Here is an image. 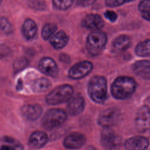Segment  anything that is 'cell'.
Instances as JSON below:
<instances>
[{
    "label": "cell",
    "mask_w": 150,
    "mask_h": 150,
    "mask_svg": "<svg viewBox=\"0 0 150 150\" xmlns=\"http://www.w3.org/2000/svg\"><path fill=\"white\" fill-rule=\"evenodd\" d=\"M1 2H2V0H0V4H1Z\"/></svg>",
    "instance_id": "cell-35"
},
{
    "label": "cell",
    "mask_w": 150,
    "mask_h": 150,
    "mask_svg": "<svg viewBox=\"0 0 150 150\" xmlns=\"http://www.w3.org/2000/svg\"><path fill=\"white\" fill-rule=\"evenodd\" d=\"M149 144V141L146 138L135 136L127 139L124 146L126 150H145Z\"/></svg>",
    "instance_id": "cell-14"
},
{
    "label": "cell",
    "mask_w": 150,
    "mask_h": 150,
    "mask_svg": "<svg viewBox=\"0 0 150 150\" xmlns=\"http://www.w3.org/2000/svg\"><path fill=\"white\" fill-rule=\"evenodd\" d=\"M0 29L5 34L9 35L13 32V27L9 21L5 17L0 18Z\"/></svg>",
    "instance_id": "cell-24"
},
{
    "label": "cell",
    "mask_w": 150,
    "mask_h": 150,
    "mask_svg": "<svg viewBox=\"0 0 150 150\" xmlns=\"http://www.w3.org/2000/svg\"><path fill=\"white\" fill-rule=\"evenodd\" d=\"M57 30V26L52 23L45 24L42 29V36L45 40L50 39Z\"/></svg>",
    "instance_id": "cell-23"
},
{
    "label": "cell",
    "mask_w": 150,
    "mask_h": 150,
    "mask_svg": "<svg viewBox=\"0 0 150 150\" xmlns=\"http://www.w3.org/2000/svg\"><path fill=\"white\" fill-rule=\"evenodd\" d=\"M88 93L90 98L96 103L101 104L107 96V86L105 78L101 76L93 77L88 83Z\"/></svg>",
    "instance_id": "cell-2"
},
{
    "label": "cell",
    "mask_w": 150,
    "mask_h": 150,
    "mask_svg": "<svg viewBox=\"0 0 150 150\" xmlns=\"http://www.w3.org/2000/svg\"><path fill=\"white\" fill-rule=\"evenodd\" d=\"M73 88L69 84H63L56 87L50 92L46 101L50 105H56L69 101L73 96Z\"/></svg>",
    "instance_id": "cell-4"
},
{
    "label": "cell",
    "mask_w": 150,
    "mask_h": 150,
    "mask_svg": "<svg viewBox=\"0 0 150 150\" xmlns=\"http://www.w3.org/2000/svg\"><path fill=\"white\" fill-rule=\"evenodd\" d=\"M50 82L47 79L40 77L33 81L32 88L34 92L42 93L47 90L50 87Z\"/></svg>",
    "instance_id": "cell-21"
},
{
    "label": "cell",
    "mask_w": 150,
    "mask_h": 150,
    "mask_svg": "<svg viewBox=\"0 0 150 150\" xmlns=\"http://www.w3.org/2000/svg\"><path fill=\"white\" fill-rule=\"evenodd\" d=\"M135 53L141 57L150 56V39L139 43L135 47Z\"/></svg>",
    "instance_id": "cell-22"
},
{
    "label": "cell",
    "mask_w": 150,
    "mask_h": 150,
    "mask_svg": "<svg viewBox=\"0 0 150 150\" xmlns=\"http://www.w3.org/2000/svg\"><path fill=\"white\" fill-rule=\"evenodd\" d=\"M135 125L140 132H144L150 128V108L144 105L138 111L135 117Z\"/></svg>",
    "instance_id": "cell-9"
},
{
    "label": "cell",
    "mask_w": 150,
    "mask_h": 150,
    "mask_svg": "<svg viewBox=\"0 0 150 150\" xmlns=\"http://www.w3.org/2000/svg\"><path fill=\"white\" fill-rule=\"evenodd\" d=\"M138 9L141 12L150 10V0H142L139 4Z\"/></svg>",
    "instance_id": "cell-30"
},
{
    "label": "cell",
    "mask_w": 150,
    "mask_h": 150,
    "mask_svg": "<svg viewBox=\"0 0 150 150\" xmlns=\"http://www.w3.org/2000/svg\"><path fill=\"white\" fill-rule=\"evenodd\" d=\"M0 150H16V149L9 144H5L1 146Z\"/></svg>",
    "instance_id": "cell-33"
},
{
    "label": "cell",
    "mask_w": 150,
    "mask_h": 150,
    "mask_svg": "<svg viewBox=\"0 0 150 150\" xmlns=\"http://www.w3.org/2000/svg\"><path fill=\"white\" fill-rule=\"evenodd\" d=\"M100 142L107 150H117L122 144L121 137L110 127L104 128L101 134Z\"/></svg>",
    "instance_id": "cell-6"
},
{
    "label": "cell",
    "mask_w": 150,
    "mask_h": 150,
    "mask_svg": "<svg viewBox=\"0 0 150 150\" xmlns=\"http://www.w3.org/2000/svg\"><path fill=\"white\" fill-rule=\"evenodd\" d=\"M66 118L67 114L63 110L52 108L45 113L42 118V124L46 129H52L63 124Z\"/></svg>",
    "instance_id": "cell-5"
},
{
    "label": "cell",
    "mask_w": 150,
    "mask_h": 150,
    "mask_svg": "<svg viewBox=\"0 0 150 150\" xmlns=\"http://www.w3.org/2000/svg\"><path fill=\"white\" fill-rule=\"evenodd\" d=\"M22 33L27 40L32 39L36 35L38 28L36 22L32 19H26L22 25Z\"/></svg>",
    "instance_id": "cell-18"
},
{
    "label": "cell",
    "mask_w": 150,
    "mask_h": 150,
    "mask_svg": "<svg viewBox=\"0 0 150 150\" xmlns=\"http://www.w3.org/2000/svg\"><path fill=\"white\" fill-rule=\"evenodd\" d=\"M85 136L80 132H74L68 135L64 139V146L70 149L81 148L86 143Z\"/></svg>",
    "instance_id": "cell-10"
},
{
    "label": "cell",
    "mask_w": 150,
    "mask_h": 150,
    "mask_svg": "<svg viewBox=\"0 0 150 150\" xmlns=\"http://www.w3.org/2000/svg\"><path fill=\"white\" fill-rule=\"evenodd\" d=\"M10 53L11 50L8 46L4 44L0 45V59L7 57L10 54Z\"/></svg>",
    "instance_id": "cell-29"
},
{
    "label": "cell",
    "mask_w": 150,
    "mask_h": 150,
    "mask_svg": "<svg viewBox=\"0 0 150 150\" xmlns=\"http://www.w3.org/2000/svg\"><path fill=\"white\" fill-rule=\"evenodd\" d=\"M49 39L52 46L57 50L64 47L68 42V36L63 30L55 33Z\"/></svg>",
    "instance_id": "cell-19"
},
{
    "label": "cell",
    "mask_w": 150,
    "mask_h": 150,
    "mask_svg": "<svg viewBox=\"0 0 150 150\" xmlns=\"http://www.w3.org/2000/svg\"><path fill=\"white\" fill-rule=\"evenodd\" d=\"M142 16L145 20H147L148 21H150V10L142 12Z\"/></svg>",
    "instance_id": "cell-34"
},
{
    "label": "cell",
    "mask_w": 150,
    "mask_h": 150,
    "mask_svg": "<svg viewBox=\"0 0 150 150\" xmlns=\"http://www.w3.org/2000/svg\"><path fill=\"white\" fill-rule=\"evenodd\" d=\"M2 141L6 142L7 144H9L11 146H13L16 149V150H22L23 148L22 145L18 141L10 137H4L2 138Z\"/></svg>",
    "instance_id": "cell-27"
},
{
    "label": "cell",
    "mask_w": 150,
    "mask_h": 150,
    "mask_svg": "<svg viewBox=\"0 0 150 150\" xmlns=\"http://www.w3.org/2000/svg\"><path fill=\"white\" fill-rule=\"evenodd\" d=\"M85 101L84 98L77 94L68 101L67 105V111L70 115H77L80 114L84 109Z\"/></svg>",
    "instance_id": "cell-11"
},
{
    "label": "cell",
    "mask_w": 150,
    "mask_h": 150,
    "mask_svg": "<svg viewBox=\"0 0 150 150\" xmlns=\"http://www.w3.org/2000/svg\"><path fill=\"white\" fill-rule=\"evenodd\" d=\"M81 25L87 29L96 31L103 27L104 21L99 15L90 13L83 18L81 21Z\"/></svg>",
    "instance_id": "cell-13"
},
{
    "label": "cell",
    "mask_w": 150,
    "mask_h": 150,
    "mask_svg": "<svg viewBox=\"0 0 150 150\" xmlns=\"http://www.w3.org/2000/svg\"><path fill=\"white\" fill-rule=\"evenodd\" d=\"M107 41V37L104 32L100 30L93 31L87 38V49L90 54L96 56L104 49Z\"/></svg>",
    "instance_id": "cell-3"
},
{
    "label": "cell",
    "mask_w": 150,
    "mask_h": 150,
    "mask_svg": "<svg viewBox=\"0 0 150 150\" xmlns=\"http://www.w3.org/2000/svg\"><path fill=\"white\" fill-rule=\"evenodd\" d=\"M104 16L108 20H109L112 22H115L117 19V13L115 12L112 11H107L104 13Z\"/></svg>",
    "instance_id": "cell-31"
},
{
    "label": "cell",
    "mask_w": 150,
    "mask_h": 150,
    "mask_svg": "<svg viewBox=\"0 0 150 150\" xmlns=\"http://www.w3.org/2000/svg\"><path fill=\"white\" fill-rule=\"evenodd\" d=\"M21 112L23 116L29 121H35L41 115L42 108L39 104H27L22 107Z\"/></svg>",
    "instance_id": "cell-16"
},
{
    "label": "cell",
    "mask_w": 150,
    "mask_h": 150,
    "mask_svg": "<svg viewBox=\"0 0 150 150\" xmlns=\"http://www.w3.org/2000/svg\"><path fill=\"white\" fill-rule=\"evenodd\" d=\"M28 64V60L25 57L17 59L13 63V69L16 72L23 69Z\"/></svg>",
    "instance_id": "cell-26"
},
{
    "label": "cell",
    "mask_w": 150,
    "mask_h": 150,
    "mask_svg": "<svg viewBox=\"0 0 150 150\" xmlns=\"http://www.w3.org/2000/svg\"><path fill=\"white\" fill-rule=\"evenodd\" d=\"M135 0H105V4L110 7H117L126 2H129Z\"/></svg>",
    "instance_id": "cell-28"
},
{
    "label": "cell",
    "mask_w": 150,
    "mask_h": 150,
    "mask_svg": "<svg viewBox=\"0 0 150 150\" xmlns=\"http://www.w3.org/2000/svg\"><path fill=\"white\" fill-rule=\"evenodd\" d=\"M39 69L44 74L54 77L58 73V67L55 61L51 57H45L41 59L39 63Z\"/></svg>",
    "instance_id": "cell-12"
},
{
    "label": "cell",
    "mask_w": 150,
    "mask_h": 150,
    "mask_svg": "<svg viewBox=\"0 0 150 150\" xmlns=\"http://www.w3.org/2000/svg\"><path fill=\"white\" fill-rule=\"evenodd\" d=\"M52 1L54 6L60 10L67 9L73 2V0H52Z\"/></svg>",
    "instance_id": "cell-25"
},
{
    "label": "cell",
    "mask_w": 150,
    "mask_h": 150,
    "mask_svg": "<svg viewBox=\"0 0 150 150\" xmlns=\"http://www.w3.org/2000/svg\"><path fill=\"white\" fill-rule=\"evenodd\" d=\"M120 111L114 108H110L101 112L97 119L98 124L104 128L110 127L117 124L120 118Z\"/></svg>",
    "instance_id": "cell-7"
},
{
    "label": "cell",
    "mask_w": 150,
    "mask_h": 150,
    "mask_svg": "<svg viewBox=\"0 0 150 150\" xmlns=\"http://www.w3.org/2000/svg\"><path fill=\"white\" fill-rule=\"evenodd\" d=\"M132 70L138 76L144 79L150 80V60L136 62L132 65Z\"/></svg>",
    "instance_id": "cell-15"
},
{
    "label": "cell",
    "mask_w": 150,
    "mask_h": 150,
    "mask_svg": "<svg viewBox=\"0 0 150 150\" xmlns=\"http://www.w3.org/2000/svg\"><path fill=\"white\" fill-rule=\"evenodd\" d=\"M48 138L46 133L42 131H35L29 137L28 144L32 149H37L42 148L47 142Z\"/></svg>",
    "instance_id": "cell-17"
},
{
    "label": "cell",
    "mask_w": 150,
    "mask_h": 150,
    "mask_svg": "<svg viewBox=\"0 0 150 150\" xmlns=\"http://www.w3.org/2000/svg\"><path fill=\"white\" fill-rule=\"evenodd\" d=\"M93 69V64L89 61H82L73 65L69 70L68 76L74 80L80 79L87 76Z\"/></svg>",
    "instance_id": "cell-8"
},
{
    "label": "cell",
    "mask_w": 150,
    "mask_h": 150,
    "mask_svg": "<svg viewBox=\"0 0 150 150\" xmlns=\"http://www.w3.org/2000/svg\"><path fill=\"white\" fill-rule=\"evenodd\" d=\"M131 40L127 35H120L116 38L112 42L113 48L117 51L125 50L129 46Z\"/></svg>",
    "instance_id": "cell-20"
},
{
    "label": "cell",
    "mask_w": 150,
    "mask_h": 150,
    "mask_svg": "<svg viewBox=\"0 0 150 150\" xmlns=\"http://www.w3.org/2000/svg\"><path fill=\"white\" fill-rule=\"evenodd\" d=\"M96 0H77V4L83 6H86L93 4Z\"/></svg>",
    "instance_id": "cell-32"
},
{
    "label": "cell",
    "mask_w": 150,
    "mask_h": 150,
    "mask_svg": "<svg viewBox=\"0 0 150 150\" xmlns=\"http://www.w3.org/2000/svg\"><path fill=\"white\" fill-rule=\"evenodd\" d=\"M136 87V82L132 78L128 76H121L117 77L112 83L111 91L114 98L124 100L132 96Z\"/></svg>",
    "instance_id": "cell-1"
}]
</instances>
